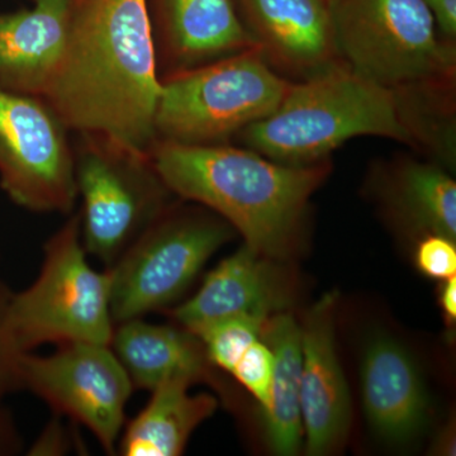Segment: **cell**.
Returning a JSON list of instances; mask_svg holds the SVG:
<instances>
[{"instance_id": "obj_1", "label": "cell", "mask_w": 456, "mask_h": 456, "mask_svg": "<svg viewBox=\"0 0 456 456\" xmlns=\"http://www.w3.org/2000/svg\"><path fill=\"white\" fill-rule=\"evenodd\" d=\"M160 94L146 0H74L64 56L44 97L65 127L149 156Z\"/></svg>"}, {"instance_id": "obj_2", "label": "cell", "mask_w": 456, "mask_h": 456, "mask_svg": "<svg viewBox=\"0 0 456 456\" xmlns=\"http://www.w3.org/2000/svg\"><path fill=\"white\" fill-rule=\"evenodd\" d=\"M149 156L174 196L220 216L269 259L289 254L308 200L327 174L322 161L281 164L228 143L155 141Z\"/></svg>"}, {"instance_id": "obj_3", "label": "cell", "mask_w": 456, "mask_h": 456, "mask_svg": "<svg viewBox=\"0 0 456 456\" xmlns=\"http://www.w3.org/2000/svg\"><path fill=\"white\" fill-rule=\"evenodd\" d=\"M236 136L248 149L288 165L321 163L354 137L379 136L416 146L397 89L386 88L336 62L290 83L274 113Z\"/></svg>"}, {"instance_id": "obj_4", "label": "cell", "mask_w": 456, "mask_h": 456, "mask_svg": "<svg viewBox=\"0 0 456 456\" xmlns=\"http://www.w3.org/2000/svg\"><path fill=\"white\" fill-rule=\"evenodd\" d=\"M290 83L248 49L161 80L155 139L182 145L227 143L274 113Z\"/></svg>"}, {"instance_id": "obj_5", "label": "cell", "mask_w": 456, "mask_h": 456, "mask_svg": "<svg viewBox=\"0 0 456 456\" xmlns=\"http://www.w3.org/2000/svg\"><path fill=\"white\" fill-rule=\"evenodd\" d=\"M86 255L77 211L47 240L36 281L22 292L12 293L8 329L20 353L46 344H110V275L93 269Z\"/></svg>"}, {"instance_id": "obj_6", "label": "cell", "mask_w": 456, "mask_h": 456, "mask_svg": "<svg viewBox=\"0 0 456 456\" xmlns=\"http://www.w3.org/2000/svg\"><path fill=\"white\" fill-rule=\"evenodd\" d=\"M338 59L391 89L452 82L455 47L424 0H330Z\"/></svg>"}, {"instance_id": "obj_7", "label": "cell", "mask_w": 456, "mask_h": 456, "mask_svg": "<svg viewBox=\"0 0 456 456\" xmlns=\"http://www.w3.org/2000/svg\"><path fill=\"white\" fill-rule=\"evenodd\" d=\"M73 151L84 248L110 268L175 196L150 156L108 137L73 134Z\"/></svg>"}, {"instance_id": "obj_8", "label": "cell", "mask_w": 456, "mask_h": 456, "mask_svg": "<svg viewBox=\"0 0 456 456\" xmlns=\"http://www.w3.org/2000/svg\"><path fill=\"white\" fill-rule=\"evenodd\" d=\"M232 233L216 213L170 203L106 268L114 325L175 302Z\"/></svg>"}, {"instance_id": "obj_9", "label": "cell", "mask_w": 456, "mask_h": 456, "mask_svg": "<svg viewBox=\"0 0 456 456\" xmlns=\"http://www.w3.org/2000/svg\"><path fill=\"white\" fill-rule=\"evenodd\" d=\"M0 187L27 211H74L73 134L42 97L0 88Z\"/></svg>"}, {"instance_id": "obj_10", "label": "cell", "mask_w": 456, "mask_h": 456, "mask_svg": "<svg viewBox=\"0 0 456 456\" xmlns=\"http://www.w3.org/2000/svg\"><path fill=\"white\" fill-rule=\"evenodd\" d=\"M20 384L56 415L88 428L108 454L117 452L134 389L110 345L73 342L51 355L23 354Z\"/></svg>"}, {"instance_id": "obj_11", "label": "cell", "mask_w": 456, "mask_h": 456, "mask_svg": "<svg viewBox=\"0 0 456 456\" xmlns=\"http://www.w3.org/2000/svg\"><path fill=\"white\" fill-rule=\"evenodd\" d=\"M160 80L256 47L231 0H146Z\"/></svg>"}, {"instance_id": "obj_12", "label": "cell", "mask_w": 456, "mask_h": 456, "mask_svg": "<svg viewBox=\"0 0 456 456\" xmlns=\"http://www.w3.org/2000/svg\"><path fill=\"white\" fill-rule=\"evenodd\" d=\"M335 293L308 310L302 330L301 410L307 454H329L351 421L349 387L335 344Z\"/></svg>"}, {"instance_id": "obj_13", "label": "cell", "mask_w": 456, "mask_h": 456, "mask_svg": "<svg viewBox=\"0 0 456 456\" xmlns=\"http://www.w3.org/2000/svg\"><path fill=\"white\" fill-rule=\"evenodd\" d=\"M287 287L269 257L248 245L208 273L191 299L170 311L183 329L200 335L222 321L250 317L266 321L288 305Z\"/></svg>"}, {"instance_id": "obj_14", "label": "cell", "mask_w": 456, "mask_h": 456, "mask_svg": "<svg viewBox=\"0 0 456 456\" xmlns=\"http://www.w3.org/2000/svg\"><path fill=\"white\" fill-rule=\"evenodd\" d=\"M245 28L275 71L310 77L338 62L330 0H244Z\"/></svg>"}, {"instance_id": "obj_15", "label": "cell", "mask_w": 456, "mask_h": 456, "mask_svg": "<svg viewBox=\"0 0 456 456\" xmlns=\"http://www.w3.org/2000/svg\"><path fill=\"white\" fill-rule=\"evenodd\" d=\"M362 404L378 436L392 444L415 439L428 416V395L415 360L391 336L369 341L362 364Z\"/></svg>"}, {"instance_id": "obj_16", "label": "cell", "mask_w": 456, "mask_h": 456, "mask_svg": "<svg viewBox=\"0 0 456 456\" xmlns=\"http://www.w3.org/2000/svg\"><path fill=\"white\" fill-rule=\"evenodd\" d=\"M74 0H35L0 14V88L45 97L68 42Z\"/></svg>"}, {"instance_id": "obj_17", "label": "cell", "mask_w": 456, "mask_h": 456, "mask_svg": "<svg viewBox=\"0 0 456 456\" xmlns=\"http://www.w3.org/2000/svg\"><path fill=\"white\" fill-rule=\"evenodd\" d=\"M134 389L152 392L175 378L193 383L209 377L203 342L183 327L154 325L143 318L114 325L110 344Z\"/></svg>"}, {"instance_id": "obj_18", "label": "cell", "mask_w": 456, "mask_h": 456, "mask_svg": "<svg viewBox=\"0 0 456 456\" xmlns=\"http://www.w3.org/2000/svg\"><path fill=\"white\" fill-rule=\"evenodd\" d=\"M191 380L175 378L151 392L146 407L123 428L119 454L178 456L191 434L216 412L217 398L208 393L191 395Z\"/></svg>"}, {"instance_id": "obj_19", "label": "cell", "mask_w": 456, "mask_h": 456, "mask_svg": "<svg viewBox=\"0 0 456 456\" xmlns=\"http://www.w3.org/2000/svg\"><path fill=\"white\" fill-rule=\"evenodd\" d=\"M260 338L272 347L275 367L269 408L263 415L269 448L277 455L298 454L303 443L301 410L302 330L287 312L264 322Z\"/></svg>"}, {"instance_id": "obj_20", "label": "cell", "mask_w": 456, "mask_h": 456, "mask_svg": "<svg viewBox=\"0 0 456 456\" xmlns=\"http://www.w3.org/2000/svg\"><path fill=\"white\" fill-rule=\"evenodd\" d=\"M393 212L428 235L456 239V184L435 165L404 160L395 164L387 187Z\"/></svg>"}, {"instance_id": "obj_21", "label": "cell", "mask_w": 456, "mask_h": 456, "mask_svg": "<svg viewBox=\"0 0 456 456\" xmlns=\"http://www.w3.org/2000/svg\"><path fill=\"white\" fill-rule=\"evenodd\" d=\"M264 322L250 317L231 318L209 326L197 336L213 367L230 373L245 350L260 338Z\"/></svg>"}, {"instance_id": "obj_22", "label": "cell", "mask_w": 456, "mask_h": 456, "mask_svg": "<svg viewBox=\"0 0 456 456\" xmlns=\"http://www.w3.org/2000/svg\"><path fill=\"white\" fill-rule=\"evenodd\" d=\"M275 358L272 347L263 338L255 340L240 356L232 370L237 382L245 387L260 404V411L268 410L272 397Z\"/></svg>"}, {"instance_id": "obj_23", "label": "cell", "mask_w": 456, "mask_h": 456, "mask_svg": "<svg viewBox=\"0 0 456 456\" xmlns=\"http://www.w3.org/2000/svg\"><path fill=\"white\" fill-rule=\"evenodd\" d=\"M12 290L0 281V395L22 391L20 384V353L9 334L7 316Z\"/></svg>"}, {"instance_id": "obj_24", "label": "cell", "mask_w": 456, "mask_h": 456, "mask_svg": "<svg viewBox=\"0 0 456 456\" xmlns=\"http://www.w3.org/2000/svg\"><path fill=\"white\" fill-rule=\"evenodd\" d=\"M417 268L426 277L446 281L456 277V246L454 240L428 235L416 250Z\"/></svg>"}, {"instance_id": "obj_25", "label": "cell", "mask_w": 456, "mask_h": 456, "mask_svg": "<svg viewBox=\"0 0 456 456\" xmlns=\"http://www.w3.org/2000/svg\"><path fill=\"white\" fill-rule=\"evenodd\" d=\"M53 419L45 431L42 432L40 439L36 441L35 445L29 449V455H62L68 454L71 448V439L66 432L64 425L59 419Z\"/></svg>"}, {"instance_id": "obj_26", "label": "cell", "mask_w": 456, "mask_h": 456, "mask_svg": "<svg viewBox=\"0 0 456 456\" xmlns=\"http://www.w3.org/2000/svg\"><path fill=\"white\" fill-rule=\"evenodd\" d=\"M435 25L449 40L456 36V0H424Z\"/></svg>"}, {"instance_id": "obj_27", "label": "cell", "mask_w": 456, "mask_h": 456, "mask_svg": "<svg viewBox=\"0 0 456 456\" xmlns=\"http://www.w3.org/2000/svg\"><path fill=\"white\" fill-rule=\"evenodd\" d=\"M3 399L4 395H0V456L17 455L22 450V439Z\"/></svg>"}, {"instance_id": "obj_28", "label": "cell", "mask_w": 456, "mask_h": 456, "mask_svg": "<svg viewBox=\"0 0 456 456\" xmlns=\"http://www.w3.org/2000/svg\"><path fill=\"white\" fill-rule=\"evenodd\" d=\"M440 288V305L449 323H454L456 320V277L443 281Z\"/></svg>"}]
</instances>
